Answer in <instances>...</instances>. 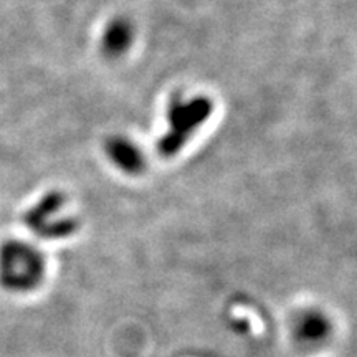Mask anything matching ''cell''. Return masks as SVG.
Wrapping results in <instances>:
<instances>
[{"mask_svg": "<svg viewBox=\"0 0 357 357\" xmlns=\"http://www.w3.org/2000/svg\"><path fill=\"white\" fill-rule=\"evenodd\" d=\"M105 155L116 171L124 176H141L147 167V159L144 151L136 141L123 134H113L105 141Z\"/></svg>", "mask_w": 357, "mask_h": 357, "instance_id": "cell-4", "label": "cell"}, {"mask_svg": "<svg viewBox=\"0 0 357 357\" xmlns=\"http://www.w3.org/2000/svg\"><path fill=\"white\" fill-rule=\"evenodd\" d=\"M66 207L65 195L60 192L43 195L37 204L25 213V223L35 234L48 240H56L70 235L75 230V220L63 215Z\"/></svg>", "mask_w": 357, "mask_h": 357, "instance_id": "cell-3", "label": "cell"}, {"mask_svg": "<svg viewBox=\"0 0 357 357\" xmlns=\"http://www.w3.org/2000/svg\"><path fill=\"white\" fill-rule=\"evenodd\" d=\"M136 40V26L128 17H114L102 26L100 50L109 60H119L128 55Z\"/></svg>", "mask_w": 357, "mask_h": 357, "instance_id": "cell-5", "label": "cell"}, {"mask_svg": "<svg viewBox=\"0 0 357 357\" xmlns=\"http://www.w3.org/2000/svg\"><path fill=\"white\" fill-rule=\"evenodd\" d=\"M42 253L32 245L10 240L0 247V284L8 291L25 293L43 278Z\"/></svg>", "mask_w": 357, "mask_h": 357, "instance_id": "cell-2", "label": "cell"}, {"mask_svg": "<svg viewBox=\"0 0 357 357\" xmlns=\"http://www.w3.org/2000/svg\"><path fill=\"white\" fill-rule=\"evenodd\" d=\"M213 113V102L205 95H176L166 108V128L155 142L162 158H174L197 136Z\"/></svg>", "mask_w": 357, "mask_h": 357, "instance_id": "cell-1", "label": "cell"}]
</instances>
